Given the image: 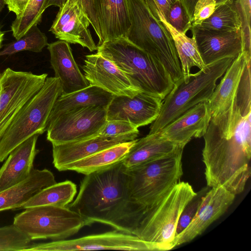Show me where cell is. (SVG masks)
Instances as JSON below:
<instances>
[{
	"instance_id": "5b68a950",
	"label": "cell",
	"mask_w": 251,
	"mask_h": 251,
	"mask_svg": "<svg viewBox=\"0 0 251 251\" xmlns=\"http://www.w3.org/2000/svg\"><path fill=\"white\" fill-rule=\"evenodd\" d=\"M130 25L126 37L159 60L175 83L183 77L173 38L143 0H127Z\"/></svg>"
},
{
	"instance_id": "f6af8a7d",
	"label": "cell",
	"mask_w": 251,
	"mask_h": 251,
	"mask_svg": "<svg viewBox=\"0 0 251 251\" xmlns=\"http://www.w3.org/2000/svg\"><path fill=\"white\" fill-rule=\"evenodd\" d=\"M4 33L0 30V50L2 46V42L3 40Z\"/></svg>"
},
{
	"instance_id": "9c48e42d",
	"label": "cell",
	"mask_w": 251,
	"mask_h": 251,
	"mask_svg": "<svg viewBox=\"0 0 251 251\" xmlns=\"http://www.w3.org/2000/svg\"><path fill=\"white\" fill-rule=\"evenodd\" d=\"M25 209L15 215L13 224L32 241L64 240L88 226L83 217L67 206L45 205Z\"/></svg>"
},
{
	"instance_id": "7a4b0ae2",
	"label": "cell",
	"mask_w": 251,
	"mask_h": 251,
	"mask_svg": "<svg viewBox=\"0 0 251 251\" xmlns=\"http://www.w3.org/2000/svg\"><path fill=\"white\" fill-rule=\"evenodd\" d=\"M67 207L78 213L88 226L100 223L136 236L145 217L130 197L122 160L85 175L76 198Z\"/></svg>"
},
{
	"instance_id": "5bb4252c",
	"label": "cell",
	"mask_w": 251,
	"mask_h": 251,
	"mask_svg": "<svg viewBox=\"0 0 251 251\" xmlns=\"http://www.w3.org/2000/svg\"><path fill=\"white\" fill-rule=\"evenodd\" d=\"M235 196L223 187L211 188L203 197L199 209L191 222L176 236L172 244L173 249L190 242L202 234L226 211L234 202Z\"/></svg>"
},
{
	"instance_id": "bcb514c9",
	"label": "cell",
	"mask_w": 251,
	"mask_h": 251,
	"mask_svg": "<svg viewBox=\"0 0 251 251\" xmlns=\"http://www.w3.org/2000/svg\"><path fill=\"white\" fill-rule=\"evenodd\" d=\"M5 4V0H0V13L4 8Z\"/></svg>"
},
{
	"instance_id": "f546056e",
	"label": "cell",
	"mask_w": 251,
	"mask_h": 251,
	"mask_svg": "<svg viewBox=\"0 0 251 251\" xmlns=\"http://www.w3.org/2000/svg\"><path fill=\"white\" fill-rule=\"evenodd\" d=\"M198 26L216 31L242 29V22L236 0H230L217 5L213 14Z\"/></svg>"
},
{
	"instance_id": "7dc6e473",
	"label": "cell",
	"mask_w": 251,
	"mask_h": 251,
	"mask_svg": "<svg viewBox=\"0 0 251 251\" xmlns=\"http://www.w3.org/2000/svg\"><path fill=\"white\" fill-rule=\"evenodd\" d=\"M0 75H1V74H0Z\"/></svg>"
},
{
	"instance_id": "7bdbcfd3",
	"label": "cell",
	"mask_w": 251,
	"mask_h": 251,
	"mask_svg": "<svg viewBox=\"0 0 251 251\" xmlns=\"http://www.w3.org/2000/svg\"><path fill=\"white\" fill-rule=\"evenodd\" d=\"M191 21L192 20L194 8L198 0H179ZM230 0H215L217 6Z\"/></svg>"
},
{
	"instance_id": "7402d4cb",
	"label": "cell",
	"mask_w": 251,
	"mask_h": 251,
	"mask_svg": "<svg viewBox=\"0 0 251 251\" xmlns=\"http://www.w3.org/2000/svg\"><path fill=\"white\" fill-rule=\"evenodd\" d=\"M56 183L54 176L50 170L33 168L26 179L0 192V212L21 208L34 194Z\"/></svg>"
},
{
	"instance_id": "60d3db41",
	"label": "cell",
	"mask_w": 251,
	"mask_h": 251,
	"mask_svg": "<svg viewBox=\"0 0 251 251\" xmlns=\"http://www.w3.org/2000/svg\"><path fill=\"white\" fill-rule=\"evenodd\" d=\"M150 11L154 13L156 11L161 12L166 20L171 5L176 0H143Z\"/></svg>"
},
{
	"instance_id": "9a60e30c",
	"label": "cell",
	"mask_w": 251,
	"mask_h": 251,
	"mask_svg": "<svg viewBox=\"0 0 251 251\" xmlns=\"http://www.w3.org/2000/svg\"><path fill=\"white\" fill-rule=\"evenodd\" d=\"M90 22L78 1L59 8L50 31L59 40L79 44L90 51L97 50L89 26Z\"/></svg>"
},
{
	"instance_id": "836d02e7",
	"label": "cell",
	"mask_w": 251,
	"mask_h": 251,
	"mask_svg": "<svg viewBox=\"0 0 251 251\" xmlns=\"http://www.w3.org/2000/svg\"><path fill=\"white\" fill-rule=\"evenodd\" d=\"M235 100L242 116L251 112V61L246 62Z\"/></svg>"
},
{
	"instance_id": "6da1fadb",
	"label": "cell",
	"mask_w": 251,
	"mask_h": 251,
	"mask_svg": "<svg viewBox=\"0 0 251 251\" xmlns=\"http://www.w3.org/2000/svg\"><path fill=\"white\" fill-rule=\"evenodd\" d=\"M251 116H242L234 100L227 110L211 117L202 151L209 187H223L235 195L244 190L251 175Z\"/></svg>"
},
{
	"instance_id": "cb8c5ba5",
	"label": "cell",
	"mask_w": 251,
	"mask_h": 251,
	"mask_svg": "<svg viewBox=\"0 0 251 251\" xmlns=\"http://www.w3.org/2000/svg\"><path fill=\"white\" fill-rule=\"evenodd\" d=\"M102 43L125 36L130 25L127 0H95Z\"/></svg>"
},
{
	"instance_id": "e0dca14e",
	"label": "cell",
	"mask_w": 251,
	"mask_h": 251,
	"mask_svg": "<svg viewBox=\"0 0 251 251\" xmlns=\"http://www.w3.org/2000/svg\"><path fill=\"white\" fill-rule=\"evenodd\" d=\"M194 39L201 56L207 66L221 59L237 57L243 50L242 29L232 31L206 30L192 26Z\"/></svg>"
},
{
	"instance_id": "8fae6325",
	"label": "cell",
	"mask_w": 251,
	"mask_h": 251,
	"mask_svg": "<svg viewBox=\"0 0 251 251\" xmlns=\"http://www.w3.org/2000/svg\"><path fill=\"white\" fill-rule=\"evenodd\" d=\"M107 122L106 108H77L50 121L47 139L52 145L87 139L98 135Z\"/></svg>"
},
{
	"instance_id": "ffe728a7",
	"label": "cell",
	"mask_w": 251,
	"mask_h": 251,
	"mask_svg": "<svg viewBox=\"0 0 251 251\" xmlns=\"http://www.w3.org/2000/svg\"><path fill=\"white\" fill-rule=\"evenodd\" d=\"M47 46L55 77L59 79L62 85V95L77 91L89 85L74 59L68 43L58 40L48 44Z\"/></svg>"
},
{
	"instance_id": "e575fe53",
	"label": "cell",
	"mask_w": 251,
	"mask_h": 251,
	"mask_svg": "<svg viewBox=\"0 0 251 251\" xmlns=\"http://www.w3.org/2000/svg\"><path fill=\"white\" fill-rule=\"evenodd\" d=\"M242 22L243 36V53L247 61H251V0H236Z\"/></svg>"
},
{
	"instance_id": "8992f818",
	"label": "cell",
	"mask_w": 251,
	"mask_h": 251,
	"mask_svg": "<svg viewBox=\"0 0 251 251\" xmlns=\"http://www.w3.org/2000/svg\"><path fill=\"white\" fill-rule=\"evenodd\" d=\"M233 58L226 57L207 65L205 70L191 74L188 80L183 77L174 83L165 98L160 114L151 126L149 133L158 132L196 105L207 101L217 80L225 73Z\"/></svg>"
},
{
	"instance_id": "ee69618b",
	"label": "cell",
	"mask_w": 251,
	"mask_h": 251,
	"mask_svg": "<svg viewBox=\"0 0 251 251\" xmlns=\"http://www.w3.org/2000/svg\"><path fill=\"white\" fill-rule=\"evenodd\" d=\"M67 1V0H49L46 4V8L52 5L58 6L60 8L65 4Z\"/></svg>"
},
{
	"instance_id": "ba28073f",
	"label": "cell",
	"mask_w": 251,
	"mask_h": 251,
	"mask_svg": "<svg viewBox=\"0 0 251 251\" xmlns=\"http://www.w3.org/2000/svg\"><path fill=\"white\" fill-rule=\"evenodd\" d=\"M197 194L189 183L179 181L145 219L137 236L157 245L161 251L172 249L179 216Z\"/></svg>"
},
{
	"instance_id": "d6986e66",
	"label": "cell",
	"mask_w": 251,
	"mask_h": 251,
	"mask_svg": "<svg viewBox=\"0 0 251 251\" xmlns=\"http://www.w3.org/2000/svg\"><path fill=\"white\" fill-rule=\"evenodd\" d=\"M211 118L207 101L201 102L159 131L166 139L185 146L193 138H201L205 133Z\"/></svg>"
},
{
	"instance_id": "52a82bcc",
	"label": "cell",
	"mask_w": 251,
	"mask_h": 251,
	"mask_svg": "<svg viewBox=\"0 0 251 251\" xmlns=\"http://www.w3.org/2000/svg\"><path fill=\"white\" fill-rule=\"evenodd\" d=\"M59 78L47 77L41 89L23 106L0 139V163L18 146L47 130L50 116L62 95Z\"/></svg>"
},
{
	"instance_id": "d4e9b609",
	"label": "cell",
	"mask_w": 251,
	"mask_h": 251,
	"mask_svg": "<svg viewBox=\"0 0 251 251\" xmlns=\"http://www.w3.org/2000/svg\"><path fill=\"white\" fill-rule=\"evenodd\" d=\"M184 147L166 139L159 131L149 133L137 140L122 163L126 169H129L150 160L176 152Z\"/></svg>"
},
{
	"instance_id": "ab89813d",
	"label": "cell",
	"mask_w": 251,
	"mask_h": 251,
	"mask_svg": "<svg viewBox=\"0 0 251 251\" xmlns=\"http://www.w3.org/2000/svg\"><path fill=\"white\" fill-rule=\"evenodd\" d=\"M217 6L215 0H198L194 8L191 20L192 27L200 25L209 18Z\"/></svg>"
},
{
	"instance_id": "44dd1931",
	"label": "cell",
	"mask_w": 251,
	"mask_h": 251,
	"mask_svg": "<svg viewBox=\"0 0 251 251\" xmlns=\"http://www.w3.org/2000/svg\"><path fill=\"white\" fill-rule=\"evenodd\" d=\"M39 134L31 136L14 149L0 168V192L26 179L33 169L39 150L36 143Z\"/></svg>"
},
{
	"instance_id": "b9f144b4",
	"label": "cell",
	"mask_w": 251,
	"mask_h": 251,
	"mask_svg": "<svg viewBox=\"0 0 251 251\" xmlns=\"http://www.w3.org/2000/svg\"><path fill=\"white\" fill-rule=\"evenodd\" d=\"M30 0H5L9 11L16 15V18L20 17L26 9Z\"/></svg>"
},
{
	"instance_id": "7c38bea8",
	"label": "cell",
	"mask_w": 251,
	"mask_h": 251,
	"mask_svg": "<svg viewBox=\"0 0 251 251\" xmlns=\"http://www.w3.org/2000/svg\"><path fill=\"white\" fill-rule=\"evenodd\" d=\"M115 250L159 251L156 244L145 241L138 236L115 229L72 240H59L42 243H32L25 250L32 251H72Z\"/></svg>"
},
{
	"instance_id": "603a6c76",
	"label": "cell",
	"mask_w": 251,
	"mask_h": 251,
	"mask_svg": "<svg viewBox=\"0 0 251 251\" xmlns=\"http://www.w3.org/2000/svg\"><path fill=\"white\" fill-rule=\"evenodd\" d=\"M246 60L243 52L234 59L207 101L211 117L227 110L233 103Z\"/></svg>"
},
{
	"instance_id": "8d00e7d4",
	"label": "cell",
	"mask_w": 251,
	"mask_h": 251,
	"mask_svg": "<svg viewBox=\"0 0 251 251\" xmlns=\"http://www.w3.org/2000/svg\"><path fill=\"white\" fill-rule=\"evenodd\" d=\"M205 192L204 189V191L201 190L197 193V195L188 202L184 208L177 222L176 236L184 230L195 217L201 205Z\"/></svg>"
},
{
	"instance_id": "d590c367",
	"label": "cell",
	"mask_w": 251,
	"mask_h": 251,
	"mask_svg": "<svg viewBox=\"0 0 251 251\" xmlns=\"http://www.w3.org/2000/svg\"><path fill=\"white\" fill-rule=\"evenodd\" d=\"M166 21L176 30L183 33H186L192 27L191 21L179 0H176L171 5Z\"/></svg>"
},
{
	"instance_id": "1f68e13d",
	"label": "cell",
	"mask_w": 251,
	"mask_h": 251,
	"mask_svg": "<svg viewBox=\"0 0 251 251\" xmlns=\"http://www.w3.org/2000/svg\"><path fill=\"white\" fill-rule=\"evenodd\" d=\"M49 0H30L24 13L16 18L11 25L13 36L20 39L33 25L39 24Z\"/></svg>"
},
{
	"instance_id": "2e32d148",
	"label": "cell",
	"mask_w": 251,
	"mask_h": 251,
	"mask_svg": "<svg viewBox=\"0 0 251 251\" xmlns=\"http://www.w3.org/2000/svg\"><path fill=\"white\" fill-rule=\"evenodd\" d=\"M81 68L89 85L98 86L114 96L132 97L141 92L113 63L98 53L86 55Z\"/></svg>"
},
{
	"instance_id": "277c9868",
	"label": "cell",
	"mask_w": 251,
	"mask_h": 251,
	"mask_svg": "<svg viewBox=\"0 0 251 251\" xmlns=\"http://www.w3.org/2000/svg\"><path fill=\"white\" fill-rule=\"evenodd\" d=\"M183 151L154 158L126 169L130 197L144 212L145 219L180 181L183 175Z\"/></svg>"
},
{
	"instance_id": "4dcf8cb0",
	"label": "cell",
	"mask_w": 251,
	"mask_h": 251,
	"mask_svg": "<svg viewBox=\"0 0 251 251\" xmlns=\"http://www.w3.org/2000/svg\"><path fill=\"white\" fill-rule=\"evenodd\" d=\"M48 44L46 34L41 32L37 25L32 26L20 39L7 45L0 51V56L9 55L28 50L39 53Z\"/></svg>"
},
{
	"instance_id": "f35d334b",
	"label": "cell",
	"mask_w": 251,
	"mask_h": 251,
	"mask_svg": "<svg viewBox=\"0 0 251 251\" xmlns=\"http://www.w3.org/2000/svg\"><path fill=\"white\" fill-rule=\"evenodd\" d=\"M75 1H79L81 5L84 13L99 38L97 46L101 45L102 43V34L95 0H67V2H72Z\"/></svg>"
},
{
	"instance_id": "484cf974",
	"label": "cell",
	"mask_w": 251,
	"mask_h": 251,
	"mask_svg": "<svg viewBox=\"0 0 251 251\" xmlns=\"http://www.w3.org/2000/svg\"><path fill=\"white\" fill-rule=\"evenodd\" d=\"M114 96L98 86L91 85L68 94L61 95L53 107L49 122L77 108L86 106L106 108Z\"/></svg>"
},
{
	"instance_id": "d6a6232c",
	"label": "cell",
	"mask_w": 251,
	"mask_h": 251,
	"mask_svg": "<svg viewBox=\"0 0 251 251\" xmlns=\"http://www.w3.org/2000/svg\"><path fill=\"white\" fill-rule=\"evenodd\" d=\"M32 243L13 224L0 227V251H25Z\"/></svg>"
},
{
	"instance_id": "4316f807",
	"label": "cell",
	"mask_w": 251,
	"mask_h": 251,
	"mask_svg": "<svg viewBox=\"0 0 251 251\" xmlns=\"http://www.w3.org/2000/svg\"><path fill=\"white\" fill-rule=\"evenodd\" d=\"M153 14L163 24L173 38L184 82L188 80L193 67H197L200 70L206 69L207 66L201 56L194 39L176 30L167 22L161 12L156 11Z\"/></svg>"
},
{
	"instance_id": "4fadbf2b",
	"label": "cell",
	"mask_w": 251,
	"mask_h": 251,
	"mask_svg": "<svg viewBox=\"0 0 251 251\" xmlns=\"http://www.w3.org/2000/svg\"><path fill=\"white\" fill-rule=\"evenodd\" d=\"M162 104L161 98L142 92L132 97L114 96L106 107V120L127 121L138 128L154 122Z\"/></svg>"
},
{
	"instance_id": "ac0fdd59",
	"label": "cell",
	"mask_w": 251,
	"mask_h": 251,
	"mask_svg": "<svg viewBox=\"0 0 251 251\" xmlns=\"http://www.w3.org/2000/svg\"><path fill=\"white\" fill-rule=\"evenodd\" d=\"M139 133H133L114 137L97 135L83 140L60 144H53L52 163L59 171L68 165L119 144L132 141Z\"/></svg>"
},
{
	"instance_id": "f1b7e54d",
	"label": "cell",
	"mask_w": 251,
	"mask_h": 251,
	"mask_svg": "<svg viewBox=\"0 0 251 251\" xmlns=\"http://www.w3.org/2000/svg\"><path fill=\"white\" fill-rule=\"evenodd\" d=\"M76 192V185L70 180L56 182L34 194L21 209L45 205L66 207L73 201Z\"/></svg>"
},
{
	"instance_id": "3957f363",
	"label": "cell",
	"mask_w": 251,
	"mask_h": 251,
	"mask_svg": "<svg viewBox=\"0 0 251 251\" xmlns=\"http://www.w3.org/2000/svg\"><path fill=\"white\" fill-rule=\"evenodd\" d=\"M97 52L113 63L140 91L163 100L174 83L163 65L126 37L103 42Z\"/></svg>"
},
{
	"instance_id": "74e56055",
	"label": "cell",
	"mask_w": 251,
	"mask_h": 251,
	"mask_svg": "<svg viewBox=\"0 0 251 251\" xmlns=\"http://www.w3.org/2000/svg\"><path fill=\"white\" fill-rule=\"evenodd\" d=\"M133 133H139V131L138 127L131 123L113 120L107 121L98 134L106 137H114Z\"/></svg>"
},
{
	"instance_id": "30bf717a",
	"label": "cell",
	"mask_w": 251,
	"mask_h": 251,
	"mask_svg": "<svg viewBox=\"0 0 251 251\" xmlns=\"http://www.w3.org/2000/svg\"><path fill=\"white\" fill-rule=\"evenodd\" d=\"M47 74L6 68L0 76V139L23 106L42 87Z\"/></svg>"
},
{
	"instance_id": "83f0119b",
	"label": "cell",
	"mask_w": 251,
	"mask_h": 251,
	"mask_svg": "<svg viewBox=\"0 0 251 251\" xmlns=\"http://www.w3.org/2000/svg\"><path fill=\"white\" fill-rule=\"evenodd\" d=\"M137 140L119 144L72 163L63 171H74L86 175L106 169L123 160Z\"/></svg>"
}]
</instances>
